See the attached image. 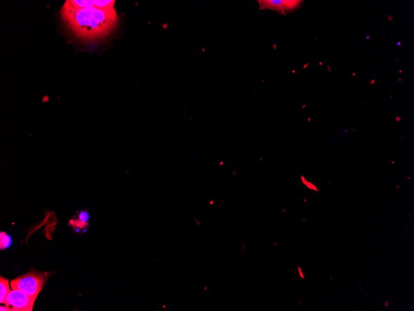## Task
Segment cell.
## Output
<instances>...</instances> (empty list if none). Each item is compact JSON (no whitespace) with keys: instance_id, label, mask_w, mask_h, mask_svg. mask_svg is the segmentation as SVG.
Instances as JSON below:
<instances>
[{"instance_id":"1","label":"cell","mask_w":414,"mask_h":311,"mask_svg":"<svg viewBox=\"0 0 414 311\" xmlns=\"http://www.w3.org/2000/svg\"><path fill=\"white\" fill-rule=\"evenodd\" d=\"M61 17L75 36L95 41L106 37L118 23L115 9L79 8L66 1L61 11Z\"/></svg>"},{"instance_id":"2","label":"cell","mask_w":414,"mask_h":311,"mask_svg":"<svg viewBox=\"0 0 414 311\" xmlns=\"http://www.w3.org/2000/svg\"><path fill=\"white\" fill-rule=\"evenodd\" d=\"M47 277L46 275L39 272H30L12 281L11 287L13 289L20 290L29 297L37 298L39 293L43 288Z\"/></svg>"},{"instance_id":"3","label":"cell","mask_w":414,"mask_h":311,"mask_svg":"<svg viewBox=\"0 0 414 311\" xmlns=\"http://www.w3.org/2000/svg\"><path fill=\"white\" fill-rule=\"evenodd\" d=\"M35 300L20 290L13 289L8 293L4 304L13 307H9V310L32 311Z\"/></svg>"},{"instance_id":"4","label":"cell","mask_w":414,"mask_h":311,"mask_svg":"<svg viewBox=\"0 0 414 311\" xmlns=\"http://www.w3.org/2000/svg\"><path fill=\"white\" fill-rule=\"evenodd\" d=\"M260 7L271 9L278 11H287L296 8L298 2L296 1H260Z\"/></svg>"},{"instance_id":"5","label":"cell","mask_w":414,"mask_h":311,"mask_svg":"<svg viewBox=\"0 0 414 311\" xmlns=\"http://www.w3.org/2000/svg\"><path fill=\"white\" fill-rule=\"evenodd\" d=\"M10 291L8 280L1 277V280H0V303H4L5 299Z\"/></svg>"},{"instance_id":"6","label":"cell","mask_w":414,"mask_h":311,"mask_svg":"<svg viewBox=\"0 0 414 311\" xmlns=\"http://www.w3.org/2000/svg\"><path fill=\"white\" fill-rule=\"evenodd\" d=\"M0 241H0V248H1V249H6L10 246L11 239L10 236L6 234V233H1Z\"/></svg>"},{"instance_id":"7","label":"cell","mask_w":414,"mask_h":311,"mask_svg":"<svg viewBox=\"0 0 414 311\" xmlns=\"http://www.w3.org/2000/svg\"><path fill=\"white\" fill-rule=\"evenodd\" d=\"M79 220L83 223H87L89 219V214L86 211H82L79 213Z\"/></svg>"}]
</instances>
